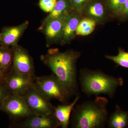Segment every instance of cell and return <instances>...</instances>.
Returning <instances> with one entry per match:
<instances>
[{
	"mask_svg": "<svg viewBox=\"0 0 128 128\" xmlns=\"http://www.w3.org/2000/svg\"><path fill=\"white\" fill-rule=\"evenodd\" d=\"M108 100L97 96L93 100L75 105L70 116L72 128H104L108 118Z\"/></svg>",
	"mask_w": 128,
	"mask_h": 128,
	"instance_id": "2",
	"label": "cell"
},
{
	"mask_svg": "<svg viewBox=\"0 0 128 128\" xmlns=\"http://www.w3.org/2000/svg\"><path fill=\"white\" fill-rule=\"evenodd\" d=\"M80 98V96H76L71 103L65 105H58L54 108V114L58 120L60 126L62 128L68 127L70 119L73 108Z\"/></svg>",
	"mask_w": 128,
	"mask_h": 128,
	"instance_id": "14",
	"label": "cell"
},
{
	"mask_svg": "<svg viewBox=\"0 0 128 128\" xmlns=\"http://www.w3.org/2000/svg\"><path fill=\"white\" fill-rule=\"evenodd\" d=\"M82 91L88 96L107 95L110 98L115 96L117 88L124 84L123 78H116L100 70L81 69L78 77Z\"/></svg>",
	"mask_w": 128,
	"mask_h": 128,
	"instance_id": "3",
	"label": "cell"
},
{
	"mask_svg": "<svg viewBox=\"0 0 128 128\" xmlns=\"http://www.w3.org/2000/svg\"><path fill=\"white\" fill-rule=\"evenodd\" d=\"M89 0H70L73 10L81 14L82 11Z\"/></svg>",
	"mask_w": 128,
	"mask_h": 128,
	"instance_id": "23",
	"label": "cell"
},
{
	"mask_svg": "<svg viewBox=\"0 0 128 128\" xmlns=\"http://www.w3.org/2000/svg\"><path fill=\"white\" fill-rule=\"evenodd\" d=\"M33 87L48 100L55 99L62 103L67 101L62 86L54 74L49 76H33Z\"/></svg>",
	"mask_w": 128,
	"mask_h": 128,
	"instance_id": "4",
	"label": "cell"
},
{
	"mask_svg": "<svg viewBox=\"0 0 128 128\" xmlns=\"http://www.w3.org/2000/svg\"><path fill=\"white\" fill-rule=\"evenodd\" d=\"M126 0H104L108 10L114 18H116Z\"/></svg>",
	"mask_w": 128,
	"mask_h": 128,
	"instance_id": "20",
	"label": "cell"
},
{
	"mask_svg": "<svg viewBox=\"0 0 128 128\" xmlns=\"http://www.w3.org/2000/svg\"><path fill=\"white\" fill-rule=\"evenodd\" d=\"M57 0H40V7L42 10L46 12H50L53 10Z\"/></svg>",
	"mask_w": 128,
	"mask_h": 128,
	"instance_id": "21",
	"label": "cell"
},
{
	"mask_svg": "<svg viewBox=\"0 0 128 128\" xmlns=\"http://www.w3.org/2000/svg\"><path fill=\"white\" fill-rule=\"evenodd\" d=\"M116 18L120 22H128V0H126L122 10Z\"/></svg>",
	"mask_w": 128,
	"mask_h": 128,
	"instance_id": "24",
	"label": "cell"
},
{
	"mask_svg": "<svg viewBox=\"0 0 128 128\" xmlns=\"http://www.w3.org/2000/svg\"><path fill=\"white\" fill-rule=\"evenodd\" d=\"M80 56V52L73 50L62 52L58 48H50L40 57L58 78L67 100L79 96L76 63Z\"/></svg>",
	"mask_w": 128,
	"mask_h": 128,
	"instance_id": "1",
	"label": "cell"
},
{
	"mask_svg": "<svg viewBox=\"0 0 128 128\" xmlns=\"http://www.w3.org/2000/svg\"><path fill=\"white\" fill-rule=\"evenodd\" d=\"M83 18L95 21L97 24H103L114 18L104 0H89L81 12Z\"/></svg>",
	"mask_w": 128,
	"mask_h": 128,
	"instance_id": "8",
	"label": "cell"
},
{
	"mask_svg": "<svg viewBox=\"0 0 128 128\" xmlns=\"http://www.w3.org/2000/svg\"><path fill=\"white\" fill-rule=\"evenodd\" d=\"M59 122L54 114L38 115L33 114L21 121L12 124V128H56Z\"/></svg>",
	"mask_w": 128,
	"mask_h": 128,
	"instance_id": "11",
	"label": "cell"
},
{
	"mask_svg": "<svg viewBox=\"0 0 128 128\" xmlns=\"http://www.w3.org/2000/svg\"><path fill=\"white\" fill-rule=\"evenodd\" d=\"M10 94L4 80L0 81V110L5 100Z\"/></svg>",
	"mask_w": 128,
	"mask_h": 128,
	"instance_id": "22",
	"label": "cell"
},
{
	"mask_svg": "<svg viewBox=\"0 0 128 128\" xmlns=\"http://www.w3.org/2000/svg\"><path fill=\"white\" fill-rule=\"evenodd\" d=\"M12 59L11 48L0 46V72L4 76L11 70Z\"/></svg>",
	"mask_w": 128,
	"mask_h": 128,
	"instance_id": "17",
	"label": "cell"
},
{
	"mask_svg": "<svg viewBox=\"0 0 128 128\" xmlns=\"http://www.w3.org/2000/svg\"><path fill=\"white\" fill-rule=\"evenodd\" d=\"M33 76L20 74L11 70L4 76L3 80L10 94L21 96L32 86Z\"/></svg>",
	"mask_w": 128,
	"mask_h": 128,
	"instance_id": "10",
	"label": "cell"
},
{
	"mask_svg": "<svg viewBox=\"0 0 128 128\" xmlns=\"http://www.w3.org/2000/svg\"><path fill=\"white\" fill-rule=\"evenodd\" d=\"M83 17L78 12L72 11L66 16L64 22L63 34L60 44L65 45L70 43L75 37L79 24Z\"/></svg>",
	"mask_w": 128,
	"mask_h": 128,
	"instance_id": "13",
	"label": "cell"
},
{
	"mask_svg": "<svg viewBox=\"0 0 128 128\" xmlns=\"http://www.w3.org/2000/svg\"><path fill=\"white\" fill-rule=\"evenodd\" d=\"M95 21L90 18H83L80 22L76 29V35L86 36L93 32L96 27Z\"/></svg>",
	"mask_w": 128,
	"mask_h": 128,
	"instance_id": "18",
	"label": "cell"
},
{
	"mask_svg": "<svg viewBox=\"0 0 128 128\" xmlns=\"http://www.w3.org/2000/svg\"><path fill=\"white\" fill-rule=\"evenodd\" d=\"M34 114L48 115L54 114L55 106L50 100L40 94L31 86L21 96Z\"/></svg>",
	"mask_w": 128,
	"mask_h": 128,
	"instance_id": "6",
	"label": "cell"
},
{
	"mask_svg": "<svg viewBox=\"0 0 128 128\" xmlns=\"http://www.w3.org/2000/svg\"><path fill=\"white\" fill-rule=\"evenodd\" d=\"M105 57L118 65L128 69V52H126L124 49L118 48V54L117 55H105Z\"/></svg>",
	"mask_w": 128,
	"mask_h": 128,
	"instance_id": "19",
	"label": "cell"
},
{
	"mask_svg": "<svg viewBox=\"0 0 128 128\" xmlns=\"http://www.w3.org/2000/svg\"><path fill=\"white\" fill-rule=\"evenodd\" d=\"M29 25V22L25 21L17 26L5 27L0 33V46L11 47L18 44L22 36Z\"/></svg>",
	"mask_w": 128,
	"mask_h": 128,
	"instance_id": "12",
	"label": "cell"
},
{
	"mask_svg": "<svg viewBox=\"0 0 128 128\" xmlns=\"http://www.w3.org/2000/svg\"><path fill=\"white\" fill-rule=\"evenodd\" d=\"M73 10L70 0H57L53 10L50 12L42 22L63 16H66Z\"/></svg>",
	"mask_w": 128,
	"mask_h": 128,
	"instance_id": "16",
	"label": "cell"
},
{
	"mask_svg": "<svg viewBox=\"0 0 128 128\" xmlns=\"http://www.w3.org/2000/svg\"><path fill=\"white\" fill-rule=\"evenodd\" d=\"M4 76L3 74L0 72V81H2L4 80Z\"/></svg>",
	"mask_w": 128,
	"mask_h": 128,
	"instance_id": "25",
	"label": "cell"
},
{
	"mask_svg": "<svg viewBox=\"0 0 128 128\" xmlns=\"http://www.w3.org/2000/svg\"><path fill=\"white\" fill-rule=\"evenodd\" d=\"M108 127L110 128H126L128 127V111L122 110L116 105L114 112L108 117Z\"/></svg>",
	"mask_w": 128,
	"mask_h": 128,
	"instance_id": "15",
	"label": "cell"
},
{
	"mask_svg": "<svg viewBox=\"0 0 128 128\" xmlns=\"http://www.w3.org/2000/svg\"><path fill=\"white\" fill-rule=\"evenodd\" d=\"M0 110L7 114L12 124L34 114L22 97L16 94H10L5 100Z\"/></svg>",
	"mask_w": 128,
	"mask_h": 128,
	"instance_id": "5",
	"label": "cell"
},
{
	"mask_svg": "<svg viewBox=\"0 0 128 128\" xmlns=\"http://www.w3.org/2000/svg\"><path fill=\"white\" fill-rule=\"evenodd\" d=\"M11 48L13 54L11 70L32 76L35 75L34 63L28 51L18 44Z\"/></svg>",
	"mask_w": 128,
	"mask_h": 128,
	"instance_id": "7",
	"label": "cell"
},
{
	"mask_svg": "<svg viewBox=\"0 0 128 128\" xmlns=\"http://www.w3.org/2000/svg\"><path fill=\"white\" fill-rule=\"evenodd\" d=\"M66 16L42 22L39 30L45 36L47 47H50L54 44H60Z\"/></svg>",
	"mask_w": 128,
	"mask_h": 128,
	"instance_id": "9",
	"label": "cell"
}]
</instances>
